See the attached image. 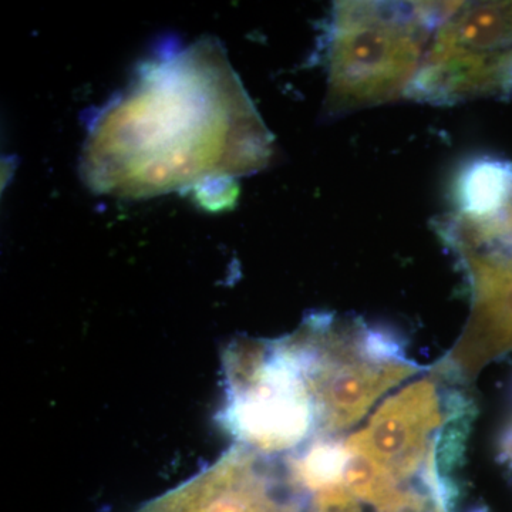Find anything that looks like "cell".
<instances>
[{
	"instance_id": "1",
	"label": "cell",
	"mask_w": 512,
	"mask_h": 512,
	"mask_svg": "<svg viewBox=\"0 0 512 512\" xmlns=\"http://www.w3.org/2000/svg\"><path fill=\"white\" fill-rule=\"evenodd\" d=\"M274 136L224 46L205 37L150 60L87 128L80 175L120 200L192 192L210 208L264 170Z\"/></svg>"
},
{
	"instance_id": "2",
	"label": "cell",
	"mask_w": 512,
	"mask_h": 512,
	"mask_svg": "<svg viewBox=\"0 0 512 512\" xmlns=\"http://www.w3.org/2000/svg\"><path fill=\"white\" fill-rule=\"evenodd\" d=\"M448 9L450 2L336 3L322 42L326 116L407 97Z\"/></svg>"
},
{
	"instance_id": "3",
	"label": "cell",
	"mask_w": 512,
	"mask_h": 512,
	"mask_svg": "<svg viewBox=\"0 0 512 512\" xmlns=\"http://www.w3.org/2000/svg\"><path fill=\"white\" fill-rule=\"evenodd\" d=\"M288 336L315 404V439L355 426L384 393L421 369L392 335L359 318L315 312Z\"/></svg>"
},
{
	"instance_id": "4",
	"label": "cell",
	"mask_w": 512,
	"mask_h": 512,
	"mask_svg": "<svg viewBox=\"0 0 512 512\" xmlns=\"http://www.w3.org/2000/svg\"><path fill=\"white\" fill-rule=\"evenodd\" d=\"M222 370L225 399L215 419L235 443L284 458L315 439V404L289 336L232 340Z\"/></svg>"
},
{
	"instance_id": "5",
	"label": "cell",
	"mask_w": 512,
	"mask_h": 512,
	"mask_svg": "<svg viewBox=\"0 0 512 512\" xmlns=\"http://www.w3.org/2000/svg\"><path fill=\"white\" fill-rule=\"evenodd\" d=\"M512 97V2L451 3L407 99L453 106Z\"/></svg>"
},
{
	"instance_id": "6",
	"label": "cell",
	"mask_w": 512,
	"mask_h": 512,
	"mask_svg": "<svg viewBox=\"0 0 512 512\" xmlns=\"http://www.w3.org/2000/svg\"><path fill=\"white\" fill-rule=\"evenodd\" d=\"M468 406L461 397L444 400L440 384L427 376L387 399L365 429L345 443L352 453L372 461L400 484L420 478L426 490L439 498L446 495L437 457L443 430L454 417L470 413Z\"/></svg>"
},
{
	"instance_id": "7",
	"label": "cell",
	"mask_w": 512,
	"mask_h": 512,
	"mask_svg": "<svg viewBox=\"0 0 512 512\" xmlns=\"http://www.w3.org/2000/svg\"><path fill=\"white\" fill-rule=\"evenodd\" d=\"M138 512H311L284 458L232 444L217 461Z\"/></svg>"
},
{
	"instance_id": "8",
	"label": "cell",
	"mask_w": 512,
	"mask_h": 512,
	"mask_svg": "<svg viewBox=\"0 0 512 512\" xmlns=\"http://www.w3.org/2000/svg\"><path fill=\"white\" fill-rule=\"evenodd\" d=\"M471 285L466 329L437 365L441 375L473 380L485 366L512 352V247H453Z\"/></svg>"
},
{
	"instance_id": "9",
	"label": "cell",
	"mask_w": 512,
	"mask_h": 512,
	"mask_svg": "<svg viewBox=\"0 0 512 512\" xmlns=\"http://www.w3.org/2000/svg\"><path fill=\"white\" fill-rule=\"evenodd\" d=\"M458 215L483 221L503 210L512 197V163L484 157L464 168L457 181Z\"/></svg>"
},
{
	"instance_id": "10",
	"label": "cell",
	"mask_w": 512,
	"mask_h": 512,
	"mask_svg": "<svg viewBox=\"0 0 512 512\" xmlns=\"http://www.w3.org/2000/svg\"><path fill=\"white\" fill-rule=\"evenodd\" d=\"M312 512H362L345 485L313 495Z\"/></svg>"
},
{
	"instance_id": "11",
	"label": "cell",
	"mask_w": 512,
	"mask_h": 512,
	"mask_svg": "<svg viewBox=\"0 0 512 512\" xmlns=\"http://www.w3.org/2000/svg\"><path fill=\"white\" fill-rule=\"evenodd\" d=\"M501 458L512 468V423L501 440Z\"/></svg>"
}]
</instances>
